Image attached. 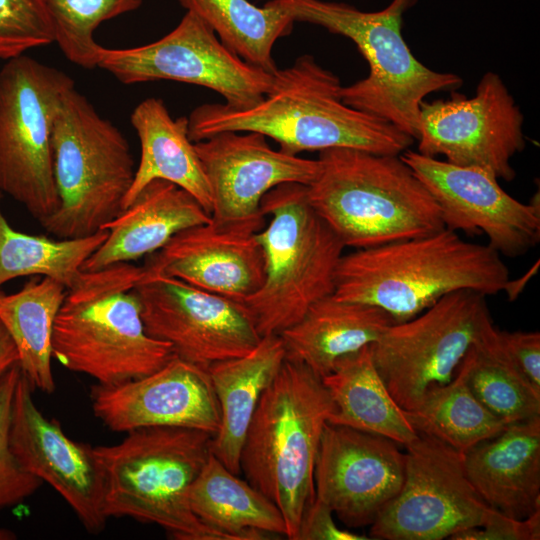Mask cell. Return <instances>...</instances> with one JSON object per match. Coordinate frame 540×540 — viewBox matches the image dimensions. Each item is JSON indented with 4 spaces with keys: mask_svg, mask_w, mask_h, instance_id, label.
Listing matches in <instances>:
<instances>
[{
    "mask_svg": "<svg viewBox=\"0 0 540 540\" xmlns=\"http://www.w3.org/2000/svg\"><path fill=\"white\" fill-rule=\"evenodd\" d=\"M342 88L338 76L306 54L278 69L267 93L251 107L224 103L196 107L187 117L188 135L195 143L225 131L257 132L290 155L337 147L384 155H401L409 149L411 136L345 104Z\"/></svg>",
    "mask_w": 540,
    "mask_h": 540,
    "instance_id": "obj_1",
    "label": "cell"
},
{
    "mask_svg": "<svg viewBox=\"0 0 540 540\" xmlns=\"http://www.w3.org/2000/svg\"><path fill=\"white\" fill-rule=\"evenodd\" d=\"M508 280V267L496 250L443 228L343 254L332 295L376 306L401 323L449 293L496 295Z\"/></svg>",
    "mask_w": 540,
    "mask_h": 540,
    "instance_id": "obj_2",
    "label": "cell"
},
{
    "mask_svg": "<svg viewBox=\"0 0 540 540\" xmlns=\"http://www.w3.org/2000/svg\"><path fill=\"white\" fill-rule=\"evenodd\" d=\"M308 200L345 247L364 249L444 227L440 209L400 155L337 147L319 152Z\"/></svg>",
    "mask_w": 540,
    "mask_h": 540,
    "instance_id": "obj_3",
    "label": "cell"
},
{
    "mask_svg": "<svg viewBox=\"0 0 540 540\" xmlns=\"http://www.w3.org/2000/svg\"><path fill=\"white\" fill-rule=\"evenodd\" d=\"M142 274L130 262L82 271L56 315L52 357L102 385L141 378L165 365L175 354L145 330L135 290Z\"/></svg>",
    "mask_w": 540,
    "mask_h": 540,
    "instance_id": "obj_4",
    "label": "cell"
},
{
    "mask_svg": "<svg viewBox=\"0 0 540 540\" xmlns=\"http://www.w3.org/2000/svg\"><path fill=\"white\" fill-rule=\"evenodd\" d=\"M332 412L322 379L285 360L263 392L242 445L246 481L279 508L290 540H297L303 513L315 499V460Z\"/></svg>",
    "mask_w": 540,
    "mask_h": 540,
    "instance_id": "obj_5",
    "label": "cell"
},
{
    "mask_svg": "<svg viewBox=\"0 0 540 540\" xmlns=\"http://www.w3.org/2000/svg\"><path fill=\"white\" fill-rule=\"evenodd\" d=\"M295 22L319 25L355 43L367 61L369 73L343 86L348 106L384 119L417 139L420 105L439 91H455L463 80L454 73L437 72L422 64L402 35L404 13L417 0H392L379 11L322 0H271Z\"/></svg>",
    "mask_w": 540,
    "mask_h": 540,
    "instance_id": "obj_6",
    "label": "cell"
},
{
    "mask_svg": "<svg viewBox=\"0 0 540 540\" xmlns=\"http://www.w3.org/2000/svg\"><path fill=\"white\" fill-rule=\"evenodd\" d=\"M212 438L198 429L146 427L117 444L92 447L103 474L106 517L156 524L178 540H227L194 515L188 500Z\"/></svg>",
    "mask_w": 540,
    "mask_h": 540,
    "instance_id": "obj_7",
    "label": "cell"
},
{
    "mask_svg": "<svg viewBox=\"0 0 540 540\" xmlns=\"http://www.w3.org/2000/svg\"><path fill=\"white\" fill-rule=\"evenodd\" d=\"M260 210L270 216L257 234L265 277L241 303L262 338L280 335L311 305L333 294L345 246L311 206L306 185L274 187L262 198Z\"/></svg>",
    "mask_w": 540,
    "mask_h": 540,
    "instance_id": "obj_8",
    "label": "cell"
},
{
    "mask_svg": "<svg viewBox=\"0 0 540 540\" xmlns=\"http://www.w3.org/2000/svg\"><path fill=\"white\" fill-rule=\"evenodd\" d=\"M51 149L59 207L40 224L58 239L90 236L123 210L136 170L129 144L73 87L56 110Z\"/></svg>",
    "mask_w": 540,
    "mask_h": 540,
    "instance_id": "obj_9",
    "label": "cell"
},
{
    "mask_svg": "<svg viewBox=\"0 0 540 540\" xmlns=\"http://www.w3.org/2000/svg\"><path fill=\"white\" fill-rule=\"evenodd\" d=\"M73 87L69 75L26 55L0 70V192L39 223L59 207L51 132L58 105Z\"/></svg>",
    "mask_w": 540,
    "mask_h": 540,
    "instance_id": "obj_10",
    "label": "cell"
},
{
    "mask_svg": "<svg viewBox=\"0 0 540 540\" xmlns=\"http://www.w3.org/2000/svg\"><path fill=\"white\" fill-rule=\"evenodd\" d=\"M493 327L484 294L455 291L388 326L370 345L373 361L396 403L411 410L429 387L452 380L468 350Z\"/></svg>",
    "mask_w": 540,
    "mask_h": 540,
    "instance_id": "obj_11",
    "label": "cell"
},
{
    "mask_svg": "<svg viewBox=\"0 0 540 540\" xmlns=\"http://www.w3.org/2000/svg\"><path fill=\"white\" fill-rule=\"evenodd\" d=\"M406 447L403 485L370 525V538L441 540L482 527L502 513L469 481L462 453L424 434Z\"/></svg>",
    "mask_w": 540,
    "mask_h": 540,
    "instance_id": "obj_12",
    "label": "cell"
},
{
    "mask_svg": "<svg viewBox=\"0 0 540 540\" xmlns=\"http://www.w3.org/2000/svg\"><path fill=\"white\" fill-rule=\"evenodd\" d=\"M98 68L124 84L174 80L220 94L227 106L248 108L271 86L273 75L235 55L193 12L159 40L131 48L100 46Z\"/></svg>",
    "mask_w": 540,
    "mask_h": 540,
    "instance_id": "obj_13",
    "label": "cell"
},
{
    "mask_svg": "<svg viewBox=\"0 0 540 540\" xmlns=\"http://www.w3.org/2000/svg\"><path fill=\"white\" fill-rule=\"evenodd\" d=\"M523 121L501 77L487 72L471 98L452 91L448 99L421 103L417 151L509 182L516 175L511 159L525 148Z\"/></svg>",
    "mask_w": 540,
    "mask_h": 540,
    "instance_id": "obj_14",
    "label": "cell"
},
{
    "mask_svg": "<svg viewBox=\"0 0 540 540\" xmlns=\"http://www.w3.org/2000/svg\"><path fill=\"white\" fill-rule=\"evenodd\" d=\"M135 290L146 332L204 369L249 353L261 340L241 302L171 277L142 274Z\"/></svg>",
    "mask_w": 540,
    "mask_h": 540,
    "instance_id": "obj_15",
    "label": "cell"
},
{
    "mask_svg": "<svg viewBox=\"0 0 540 540\" xmlns=\"http://www.w3.org/2000/svg\"><path fill=\"white\" fill-rule=\"evenodd\" d=\"M400 157L437 203L444 227L485 234L500 255L517 257L540 240V204L509 195L491 172L463 167L407 149Z\"/></svg>",
    "mask_w": 540,
    "mask_h": 540,
    "instance_id": "obj_16",
    "label": "cell"
},
{
    "mask_svg": "<svg viewBox=\"0 0 540 540\" xmlns=\"http://www.w3.org/2000/svg\"><path fill=\"white\" fill-rule=\"evenodd\" d=\"M406 454L381 435L327 422L314 467L315 497L348 527L371 525L399 493Z\"/></svg>",
    "mask_w": 540,
    "mask_h": 540,
    "instance_id": "obj_17",
    "label": "cell"
},
{
    "mask_svg": "<svg viewBox=\"0 0 540 540\" xmlns=\"http://www.w3.org/2000/svg\"><path fill=\"white\" fill-rule=\"evenodd\" d=\"M263 213L251 218L209 222L176 233L146 256L143 276L179 279L199 289L242 302L265 277L263 248L257 238Z\"/></svg>",
    "mask_w": 540,
    "mask_h": 540,
    "instance_id": "obj_18",
    "label": "cell"
},
{
    "mask_svg": "<svg viewBox=\"0 0 540 540\" xmlns=\"http://www.w3.org/2000/svg\"><path fill=\"white\" fill-rule=\"evenodd\" d=\"M20 370L11 406L9 446L21 467L54 488L90 533L101 532L104 481L93 449L70 439L56 420L46 418Z\"/></svg>",
    "mask_w": 540,
    "mask_h": 540,
    "instance_id": "obj_19",
    "label": "cell"
},
{
    "mask_svg": "<svg viewBox=\"0 0 540 540\" xmlns=\"http://www.w3.org/2000/svg\"><path fill=\"white\" fill-rule=\"evenodd\" d=\"M90 397L95 417L115 432L183 427L214 436L220 427V408L207 369L176 355L141 378L97 383Z\"/></svg>",
    "mask_w": 540,
    "mask_h": 540,
    "instance_id": "obj_20",
    "label": "cell"
},
{
    "mask_svg": "<svg viewBox=\"0 0 540 540\" xmlns=\"http://www.w3.org/2000/svg\"><path fill=\"white\" fill-rule=\"evenodd\" d=\"M194 145L211 192V217L217 221L259 215L271 189L284 183L308 186L319 171L318 159L274 150L257 132L225 131Z\"/></svg>",
    "mask_w": 540,
    "mask_h": 540,
    "instance_id": "obj_21",
    "label": "cell"
},
{
    "mask_svg": "<svg viewBox=\"0 0 540 540\" xmlns=\"http://www.w3.org/2000/svg\"><path fill=\"white\" fill-rule=\"evenodd\" d=\"M462 457L469 481L491 508L519 520L540 511V416L507 425Z\"/></svg>",
    "mask_w": 540,
    "mask_h": 540,
    "instance_id": "obj_22",
    "label": "cell"
},
{
    "mask_svg": "<svg viewBox=\"0 0 540 540\" xmlns=\"http://www.w3.org/2000/svg\"><path fill=\"white\" fill-rule=\"evenodd\" d=\"M210 220L211 215L189 192L169 181L154 180L103 226L107 238L84 262L82 270H99L146 257L179 231Z\"/></svg>",
    "mask_w": 540,
    "mask_h": 540,
    "instance_id": "obj_23",
    "label": "cell"
},
{
    "mask_svg": "<svg viewBox=\"0 0 540 540\" xmlns=\"http://www.w3.org/2000/svg\"><path fill=\"white\" fill-rule=\"evenodd\" d=\"M395 323L384 310L326 296L306 311L281 337L285 360L307 366L321 379L338 359L373 344Z\"/></svg>",
    "mask_w": 540,
    "mask_h": 540,
    "instance_id": "obj_24",
    "label": "cell"
},
{
    "mask_svg": "<svg viewBox=\"0 0 540 540\" xmlns=\"http://www.w3.org/2000/svg\"><path fill=\"white\" fill-rule=\"evenodd\" d=\"M285 361L279 335H267L249 353L219 361L207 369L220 408V427L211 453L232 473L239 474L242 445L266 388Z\"/></svg>",
    "mask_w": 540,
    "mask_h": 540,
    "instance_id": "obj_25",
    "label": "cell"
},
{
    "mask_svg": "<svg viewBox=\"0 0 540 540\" xmlns=\"http://www.w3.org/2000/svg\"><path fill=\"white\" fill-rule=\"evenodd\" d=\"M141 146L140 162L123 209L152 181L165 180L189 192L211 215L212 197L194 142L188 135V118L173 119L158 98L141 101L130 116Z\"/></svg>",
    "mask_w": 540,
    "mask_h": 540,
    "instance_id": "obj_26",
    "label": "cell"
},
{
    "mask_svg": "<svg viewBox=\"0 0 540 540\" xmlns=\"http://www.w3.org/2000/svg\"><path fill=\"white\" fill-rule=\"evenodd\" d=\"M322 383L333 403L329 423L381 435L404 446L418 436L377 371L370 345L338 359Z\"/></svg>",
    "mask_w": 540,
    "mask_h": 540,
    "instance_id": "obj_27",
    "label": "cell"
},
{
    "mask_svg": "<svg viewBox=\"0 0 540 540\" xmlns=\"http://www.w3.org/2000/svg\"><path fill=\"white\" fill-rule=\"evenodd\" d=\"M188 500L194 515L227 540H260L268 534L286 536L279 508L212 453L192 483Z\"/></svg>",
    "mask_w": 540,
    "mask_h": 540,
    "instance_id": "obj_28",
    "label": "cell"
},
{
    "mask_svg": "<svg viewBox=\"0 0 540 540\" xmlns=\"http://www.w3.org/2000/svg\"><path fill=\"white\" fill-rule=\"evenodd\" d=\"M66 287L48 277L27 281L17 292L0 290V321L18 352V366L32 388L51 394L52 332Z\"/></svg>",
    "mask_w": 540,
    "mask_h": 540,
    "instance_id": "obj_29",
    "label": "cell"
},
{
    "mask_svg": "<svg viewBox=\"0 0 540 540\" xmlns=\"http://www.w3.org/2000/svg\"><path fill=\"white\" fill-rule=\"evenodd\" d=\"M203 20L231 52L246 63L275 74V42L291 33L294 20L269 1L257 7L248 0H179Z\"/></svg>",
    "mask_w": 540,
    "mask_h": 540,
    "instance_id": "obj_30",
    "label": "cell"
},
{
    "mask_svg": "<svg viewBox=\"0 0 540 540\" xmlns=\"http://www.w3.org/2000/svg\"><path fill=\"white\" fill-rule=\"evenodd\" d=\"M405 415L417 433L434 437L462 454L507 426L471 392L462 361L451 381L429 387Z\"/></svg>",
    "mask_w": 540,
    "mask_h": 540,
    "instance_id": "obj_31",
    "label": "cell"
},
{
    "mask_svg": "<svg viewBox=\"0 0 540 540\" xmlns=\"http://www.w3.org/2000/svg\"><path fill=\"white\" fill-rule=\"evenodd\" d=\"M107 235L106 229L74 239L54 240L25 234L9 225L0 207V287L18 277L39 275L68 289L82 273L84 262Z\"/></svg>",
    "mask_w": 540,
    "mask_h": 540,
    "instance_id": "obj_32",
    "label": "cell"
},
{
    "mask_svg": "<svg viewBox=\"0 0 540 540\" xmlns=\"http://www.w3.org/2000/svg\"><path fill=\"white\" fill-rule=\"evenodd\" d=\"M462 362L471 392L502 423L540 416V393L512 365L495 326L468 350Z\"/></svg>",
    "mask_w": 540,
    "mask_h": 540,
    "instance_id": "obj_33",
    "label": "cell"
},
{
    "mask_svg": "<svg viewBox=\"0 0 540 540\" xmlns=\"http://www.w3.org/2000/svg\"><path fill=\"white\" fill-rule=\"evenodd\" d=\"M55 43L72 63L98 68L99 48L94 32L104 21L138 9L142 0H45Z\"/></svg>",
    "mask_w": 540,
    "mask_h": 540,
    "instance_id": "obj_34",
    "label": "cell"
},
{
    "mask_svg": "<svg viewBox=\"0 0 540 540\" xmlns=\"http://www.w3.org/2000/svg\"><path fill=\"white\" fill-rule=\"evenodd\" d=\"M55 42L45 0H0V59Z\"/></svg>",
    "mask_w": 540,
    "mask_h": 540,
    "instance_id": "obj_35",
    "label": "cell"
},
{
    "mask_svg": "<svg viewBox=\"0 0 540 540\" xmlns=\"http://www.w3.org/2000/svg\"><path fill=\"white\" fill-rule=\"evenodd\" d=\"M19 375L16 363L0 378V509L22 503L42 484L21 467L9 446L11 406Z\"/></svg>",
    "mask_w": 540,
    "mask_h": 540,
    "instance_id": "obj_36",
    "label": "cell"
},
{
    "mask_svg": "<svg viewBox=\"0 0 540 540\" xmlns=\"http://www.w3.org/2000/svg\"><path fill=\"white\" fill-rule=\"evenodd\" d=\"M501 345L512 365L540 393V334L539 332L500 331Z\"/></svg>",
    "mask_w": 540,
    "mask_h": 540,
    "instance_id": "obj_37",
    "label": "cell"
},
{
    "mask_svg": "<svg viewBox=\"0 0 540 540\" xmlns=\"http://www.w3.org/2000/svg\"><path fill=\"white\" fill-rule=\"evenodd\" d=\"M454 540H538L540 539V511L525 519H514L501 514L491 523L461 531Z\"/></svg>",
    "mask_w": 540,
    "mask_h": 540,
    "instance_id": "obj_38",
    "label": "cell"
},
{
    "mask_svg": "<svg viewBox=\"0 0 540 540\" xmlns=\"http://www.w3.org/2000/svg\"><path fill=\"white\" fill-rule=\"evenodd\" d=\"M363 536L339 528L333 520V511L315 497L303 513L297 540H367Z\"/></svg>",
    "mask_w": 540,
    "mask_h": 540,
    "instance_id": "obj_39",
    "label": "cell"
},
{
    "mask_svg": "<svg viewBox=\"0 0 540 540\" xmlns=\"http://www.w3.org/2000/svg\"><path fill=\"white\" fill-rule=\"evenodd\" d=\"M18 352L14 341L0 321V378L16 363Z\"/></svg>",
    "mask_w": 540,
    "mask_h": 540,
    "instance_id": "obj_40",
    "label": "cell"
},
{
    "mask_svg": "<svg viewBox=\"0 0 540 540\" xmlns=\"http://www.w3.org/2000/svg\"><path fill=\"white\" fill-rule=\"evenodd\" d=\"M538 267L539 261H537L521 278L515 280H510L509 278L503 292L506 293L510 301L515 300L519 296L525 288V285L536 274Z\"/></svg>",
    "mask_w": 540,
    "mask_h": 540,
    "instance_id": "obj_41",
    "label": "cell"
},
{
    "mask_svg": "<svg viewBox=\"0 0 540 540\" xmlns=\"http://www.w3.org/2000/svg\"><path fill=\"white\" fill-rule=\"evenodd\" d=\"M17 536L9 529L0 527V540H14Z\"/></svg>",
    "mask_w": 540,
    "mask_h": 540,
    "instance_id": "obj_42",
    "label": "cell"
}]
</instances>
